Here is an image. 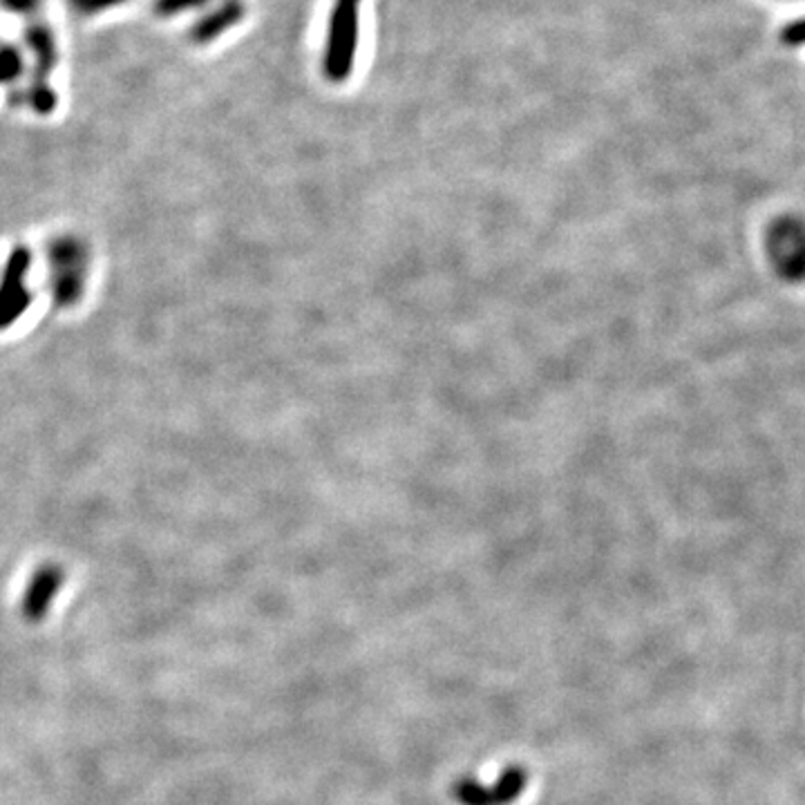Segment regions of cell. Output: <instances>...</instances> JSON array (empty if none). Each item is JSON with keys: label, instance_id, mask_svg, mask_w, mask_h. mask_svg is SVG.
<instances>
[{"label": "cell", "instance_id": "cell-1", "mask_svg": "<svg viewBox=\"0 0 805 805\" xmlns=\"http://www.w3.org/2000/svg\"><path fill=\"white\" fill-rule=\"evenodd\" d=\"M47 266L52 301L58 307H75L84 296L88 280L90 251L86 242L75 236L52 240L47 249Z\"/></svg>", "mask_w": 805, "mask_h": 805}, {"label": "cell", "instance_id": "cell-2", "mask_svg": "<svg viewBox=\"0 0 805 805\" xmlns=\"http://www.w3.org/2000/svg\"><path fill=\"white\" fill-rule=\"evenodd\" d=\"M358 14L360 0H336L325 50V77L334 84H340L351 75L358 43Z\"/></svg>", "mask_w": 805, "mask_h": 805}, {"label": "cell", "instance_id": "cell-3", "mask_svg": "<svg viewBox=\"0 0 805 805\" xmlns=\"http://www.w3.org/2000/svg\"><path fill=\"white\" fill-rule=\"evenodd\" d=\"M32 253L28 247L12 249L3 273H0V331L10 329L30 307L32 296L28 289V271Z\"/></svg>", "mask_w": 805, "mask_h": 805}, {"label": "cell", "instance_id": "cell-4", "mask_svg": "<svg viewBox=\"0 0 805 805\" xmlns=\"http://www.w3.org/2000/svg\"><path fill=\"white\" fill-rule=\"evenodd\" d=\"M529 772L522 765H508L492 785L477 779H461L455 783V798L459 805H512L526 792Z\"/></svg>", "mask_w": 805, "mask_h": 805}, {"label": "cell", "instance_id": "cell-5", "mask_svg": "<svg viewBox=\"0 0 805 805\" xmlns=\"http://www.w3.org/2000/svg\"><path fill=\"white\" fill-rule=\"evenodd\" d=\"M61 581H63V570L58 566H43L36 570V575L32 577L30 587H28V594H25V611L32 618H41L47 611V605L61 589Z\"/></svg>", "mask_w": 805, "mask_h": 805}, {"label": "cell", "instance_id": "cell-6", "mask_svg": "<svg viewBox=\"0 0 805 805\" xmlns=\"http://www.w3.org/2000/svg\"><path fill=\"white\" fill-rule=\"evenodd\" d=\"M244 17V6L240 3V0H225L222 6H219L215 12H210L206 19H202L191 36L195 43H210L213 39H217L222 32H227L229 28L238 25Z\"/></svg>", "mask_w": 805, "mask_h": 805}, {"label": "cell", "instance_id": "cell-7", "mask_svg": "<svg viewBox=\"0 0 805 805\" xmlns=\"http://www.w3.org/2000/svg\"><path fill=\"white\" fill-rule=\"evenodd\" d=\"M28 45L34 52V58L39 63V72L41 75H47V69L56 63V47H54V36L50 34L47 28L36 25L28 30Z\"/></svg>", "mask_w": 805, "mask_h": 805}, {"label": "cell", "instance_id": "cell-8", "mask_svg": "<svg viewBox=\"0 0 805 805\" xmlns=\"http://www.w3.org/2000/svg\"><path fill=\"white\" fill-rule=\"evenodd\" d=\"M10 101L12 104H30L32 110H36L39 115H47L56 106V95L47 88V84L41 81L39 86H32L25 95H12Z\"/></svg>", "mask_w": 805, "mask_h": 805}, {"label": "cell", "instance_id": "cell-9", "mask_svg": "<svg viewBox=\"0 0 805 805\" xmlns=\"http://www.w3.org/2000/svg\"><path fill=\"white\" fill-rule=\"evenodd\" d=\"M23 67V58L14 47H3L0 50V86L3 84H12Z\"/></svg>", "mask_w": 805, "mask_h": 805}, {"label": "cell", "instance_id": "cell-10", "mask_svg": "<svg viewBox=\"0 0 805 805\" xmlns=\"http://www.w3.org/2000/svg\"><path fill=\"white\" fill-rule=\"evenodd\" d=\"M206 0H157V14L162 17H173V14H180V12H186V10H193L197 6H204Z\"/></svg>", "mask_w": 805, "mask_h": 805}, {"label": "cell", "instance_id": "cell-11", "mask_svg": "<svg viewBox=\"0 0 805 805\" xmlns=\"http://www.w3.org/2000/svg\"><path fill=\"white\" fill-rule=\"evenodd\" d=\"M781 43L787 47L805 45V19H798L781 30Z\"/></svg>", "mask_w": 805, "mask_h": 805}, {"label": "cell", "instance_id": "cell-12", "mask_svg": "<svg viewBox=\"0 0 805 805\" xmlns=\"http://www.w3.org/2000/svg\"><path fill=\"white\" fill-rule=\"evenodd\" d=\"M123 3V0H81V3L77 6L81 12L86 14H95V12H101V10H108L112 6H119Z\"/></svg>", "mask_w": 805, "mask_h": 805}, {"label": "cell", "instance_id": "cell-13", "mask_svg": "<svg viewBox=\"0 0 805 805\" xmlns=\"http://www.w3.org/2000/svg\"><path fill=\"white\" fill-rule=\"evenodd\" d=\"M6 8L14 10V12H30L39 6V0H0Z\"/></svg>", "mask_w": 805, "mask_h": 805}, {"label": "cell", "instance_id": "cell-14", "mask_svg": "<svg viewBox=\"0 0 805 805\" xmlns=\"http://www.w3.org/2000/svg\"><path fill=\"white\" fill-rule=\"evenodd\" d=\"M72 3H75V6H79V3H81V0H72Z\"/></svg>", "mask_w": 805, "mask_h": 805}]
</instances>
